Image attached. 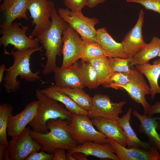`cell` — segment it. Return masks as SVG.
<instances>
[{
  "instance_id": "33",
  "label": "cell",
  "mask_w": 160,
  "mask_h": 160,
  "mask_svg": "<svg viewBox=\"0 0 160 160\" xmlns=\"http://www.w3.org/2000/svg\"><path fill=\"white\" fill-rule=\"evenodd\" d=\"M126 1L140 4L146 9L151 10L160 14V0H126Z\"/></svg>"
},
{
  "instance_id": "16",
  "label": "cell",
  "mask_w": 160,
  "mask_h": 160,
  "mask_svg": "<svg viewBox=\"0 0 160 160\" xmlns=\"http://www.w3.org/2000/svg\"><path fill=\"white\" fill-rule=\"evenodd\" d=\"M144 16L143 10L141 9L135 24L126 34L121 42L124 53L128 58L132 57L147 44L143 34Z\"/></svg>"
},
{
  "instance_id": "39",
  "label": "cell",
  "mask_w": 160,
  "mask_h": 160,
  "mask_svg": "<svg viewBox=\"0 0 160 160\" xmlns=\"http://www.w3.org/2000/svg\"><path fill=\"white\" fill-rule=\"evenodd\" d=\"M107 0H87V6L92 8L98 4L103 3Z\"/></svg>"
},
{
  "instance_id": "13",
  "label": "cell",
  "mask_w": 160,
  "mask_h": 160,
  "mask_svg": "<svg viewBox=\"0 0 160 160\" xmlns=\"http://www.w3.org/2000/svg\"><path fill=\"white\" fill-rule=\"evenodd\" d=\"M119 160H160V153L153 146L148 149L141 147L126 148L111 139L107 138Z\"/></svg>"
},
{
  "instance_id": "17",
  "label": "cell",
  "mask_w": 160,
  "mask_h": 160,
  "mask_svg": "<svg viewBox=\"0 0 160 160\" xmlns=\"http://www.w3.org/2000/svg\"><path fill=\"white\" fill-rule=\"evenodd\" d=\"M133 115L140 122L138 132L144 134L148 138L149 142L154 146L160 153V134L157 130L160 129V117H154L148 115L141 114L137 111L133 112Z\"/></svg>"
},
{
  "instance_id": "10",
  "label": "cell",
  "mask_w": 160,
  "mask_h": 160,
  "mask_svg": "<svg viewBox=\"0 0 160 160\" xmlns=\"http://www.w3.org/2000/svg\"><path fill=\"white\" fill-rule=\"evenodd\" d=\"M63 60L62 68L68 67L82 57L83 40L69 25L63 33Z\"/></svg>"
},
{
  "instance_id": "4",
  "label": "cell",
  "mask_w": 160,
  "mask_h": 160,
  "mask_svg": "<svg viewBox=\"0 0 160 160\" xmlns=\"http://www.w3.org/2000/svg\"><path fill=\"white\" fill-rule=\"evenodd\" d=\"M36 95L39 101V107L35 117L29 124L33 131L43 133L47 132L46 125L50 119L60 118L71 120L72 114L64 109L57 101L47 96L40 90H36Z\"/></svg>"
},
{
  "instance_id": "24",
  "label": "cell",
  "mask_w": 160,
  "mask_h": 160,
  "mask_svg": "<svg viewBox=\"0 0 160 160\" xmlns=\"http://www.w3.org/2000/svg\"><path fill=\"white\" fill-rule=\"evenodd\" d=\"M132 109L129 107L127 113L119 117L117 122L123 130L125 134L127 148L141 147L148 149L152 146L149 142L141 140L137 136L130 124L131 114Z\"/></svg>"
},
{
  "instance_id": "20",
  "label": "cell",
  "mask_w": 160,
  "mask_h": 160,
  "mask_svg": "<svg viewBox=\"0 0 160 160\" xmlns=\"http://www.w3.org/2000/svg\"><path fill=\"white\" fill-rule=\"evenodd\" d=\"M75 152H82L87 156H92L101 159L119 160L108 142L100 144L93 141H87L77 145L68 151L71 155Z\"/></svg>"
},
{
  "instance_id": "41",
  "label": "cell",
  "mask_w": 160,
  "mask_h": 160,
  "mask_svg": "<svg viewBox=\"0 0 160 160\" xmlns=\"http://www.w3.org/2000/svg\"><path fill=\"white\" fill-rule=\"evenodd\" d=\"M5 65L3 63L0 66V83H1L4 79V74L6 69Z\"/></svg>"
},
{
  "instance_id": "29",
  "label": "cell",
  "mask_w": 160,
  "mask_h": 160,
  "mask_svg": "<svg viewBox=\"0 0 160 160\" xmlns=\"http://www.w3.org/2000/svg\"><path fill=\"white\" fill-rule=\"evenodd\" d=\"M13 110V107L8 103L0 104V144L4 145L7 147L9 143L7 136L8 121Z\"/></svg>"
},
{
  "instance_id": "15",
  "label": "cell",
  "mask_w": 160,
  "mask_h": 160,
  "mask_svg": "<svg viewBox=\"0 0 160 160\" xmlns=\"http://www.w3.org/2000/svg\"><path fill=\"white\" fill-rule=\"evenodd\" d=\"M39 105L38 100L34 101L27 105L20 113L15 116L11 114L8 121L7 135L12 137L22 132L35 117Z\"/></svg>"
},
{
  "instance_id": "36",
  "label": "cell",
  "mask_w": 160,
  "mask_h": 160,
  "mask_svg": "<svg viewBox=\"0 0 160 160\" xmlns=\"http://www.w3.org/2000/svg\"><path fill=\"white\" fill-rule=\"evenodd\" d=\"M65 149L62 148H58L55 151L53 160H67Z\"/></svg>"
},
{
  "instance_id": "14",
  "label": "cell",
  "mask_w": 160,
  "mask_h": 160,
  "mask_svg": "<svg viewBox=\"0 0 160 160\" xmlns=\"http://www.w3.org/2000/svg\"><path fill=\"white\" fill-rule=\"evenodd\" d=\"M29 0H3L0 5V28L10 25L16 19L28 20L26 14Z\"/></svg>"
},
{
  "instance_id": "34",
  "label": "cell",
  "mask_w": 160,
  "mask_h": 160,
  "mask_svg": "<svg viewBox=\"0 0 160 160\" xmlns=\"http://www.w3.org/2000/svg\"><path fill=\"white\" fill-rule=\"evenodd\" d=\"M64 3L67 8L73 11H81L87 5V0H64Z\"/></svg>"
},
{
  "instance_id": "1",
  "label": "cell",
  "mask_w": 160,
  "mask_h": 160,
  "mask_svg": "<svg viewBox=\"0 0 160 160\" xmlns=\"http://www.w3.org/2000/svg\"><path fill=\"white\" fill-rule=\"evenodd\" d=\"M68 122L60 118L50 119L46 125L49 132L43 133L31 130V136L42 145L41 150L47 153H54L58 148L69 150L77 144L70 134Z\"/></svg>"
},
{
  "instance_id": "42",
  "label": "cell",
  "mask_w": 160,
  "mask_h": 160,
  "mask_svg": "<svg viewBox=\"0 0 160 160\" xmlns=\"http://www.w3.org/2000/svg\"><path fill=\"white\" fill-rule=\"evenodd\" d=\"M66 158L67 160H76L72 155L68 152L66 153Z\"/></svg>"
},
{
  "instance_id": "40",
  "label": "cell",
  "mask_w": 160,
  "mask_h": 160,
  "mask_svg": "<svg viewBox=\"0 0 160 160\" xmlns=\"http://www.w3.org/2000/svg\"><path fill=\"white\" fill-rule=\"evenodd\" d=\"M7 148L4 145L0 144V160H3Z\"/></svg>"
},
{
  "instance_id": "43",
  "label": "cell",
  "mask_w": 160,
  "mask_h": 160,
  "mask_svg": "<svg viewBox=\"0 0 160 160\" xmlns=\"http://www.w3.org/2000/svg\"><path fill=\"white\" fill-rule=\"evenodd\" d=\"M158 56L159 57H160V51L159 54V55H158Z\"/></svg>"
},
{
  "instance_id": "3",
  "label": "cell",
  "mask_w": 160,
  "mask_h": 160,
  "mask_svg": "<svg viewBox=\"0 0 160 160\" xmlns=\"http://www.w3.org/2000/svg\"><path fill=\"white\" fill-rule=\"evenodd\" d=\"M52 24L49 29L36 39L42 44L45 50L47 60L42 71L43 74H50L57 68L56 58L62 54L63 41L62 35L68 24L58 14L55 9L51 16Z\"/></svg>"
},
{
  "instance_id": "11",
  "label": "cell",
  "mask_w": 160,
  "mask_h": 160,
  "mask_svg": "<svg viewBox=\"0 0 160 160\" xmlns=\"http://www.w3.org/2000/svg\"><path fill=\"white\" fill-rule=\"evenodd\" d=\"M129 81L121 87V90H125L131 99L143 107L145 115L148 114L150 104L147 102L145 96L151 95V89L145 80L143 74L134 66L131 71Z\"/></svg>"
},
{
  "instance_id": "31",
  "label": "cell",
  "mask_w": 160,
  "mask_h": 160,
  "mask_svg": "<svg viewBox=\"0 0 160 160\" xmlns=\"http://www.w3.org/2000/svg\"><path fill=\"white\" fill-rule=\"evenodd\" d=\"M83 42V51L81 59H90L108 56L97 42L84 40Z\"/></svg>"
},
{
  "instance_id": "28",
  "label": "cell",
  "mask_w": 160,
  "mask_h": 160,
  "mask_svg": "<svg viewBox=\"0 0 160 160\" xmlns=\"http://www.w3.org/2000/svg\"><path fill=\"white\" fill-rule=\"evenodd\" d=\"M81 108L88 112L93 108L92 97L81 88H60Z\"/></svg>"
},
{
  "instance_id": "26",
  "label": "cell",
  "mask_w": 160,
  "mask_h": 160,
  "mask_svg": "<svg viewBox=\"0 0 160 160\" xmlns=\"http://www.w3.org/2000/svg\"><path fill=\"white\" fill-rule=\"evenodd\" d=\"M78 71L84 87L94 89L100 86L95 70L89 62L81 59V61L78 62Z\"/></svg>"
},
{
  "instance_id": "35",
  "label": "cell",
  "mask_w": 160,
  "mask_h": 160,
  "mask_svg": "<svg viewBox=\"0 0 160 160\" xmlns=\"http://www.w3.org/2000/svg\"><path fill=\"white\" fill-rule=\"evenodd\" d=\"M54 153H46L45 151H41L34 152L30 154L25 160H53Z\"/></svg>"
},
{
  "instance_id": "2",
  "label": "cell",
  "mask_w": 160,
  "mask_h": 160,
  "mask_svg": "<svg viewBox=\"0 0 160 160\" xmlns=\"http://www.w3.org/2000/svg\"><path fill=\"white\" fill-rule=\"evenodd\" d=\"M42 47L28 49L23 52L14 49L10 53L14 58L12 65L6 69L5 75L3 79V87L8 93L14 92L20 87V82L17 78H20L26 81L33 82L40 80L41 77L39 75V71L36 72H32L31 68L30 60L31 55L34 52L41 51Z\"/></svg>"
},
{
  "instance_id": "30",
  "label": "cell",
  "mask_w": 160,
  "mask_h": 160,
  "mask_svg": "<svg viewBox=\"0 0 160 160\" xmlns=\"http://www.w3.org/2000/svg\"><path fill=\"white\" fill-rule=\"evenodd\" d=\"M131 71L113 72L102 85L105 88L121 89V86L126 84L129 81L131 76Z\"/></svg>"
},
{
  "instance_id": "32",
  "label": "cell",
  "mask_w": 160,
  "mask_h": 160,
  "mask_svg": "<svg viewBox=\"0 0 160 160\" xmlns=\"http://www.w3.org/2000/svg\"><path fill=\"white\" fill-rule=\"evenodd\" d=\"M112 69L114 72H129L132 67L129 58L110 57Z\"/></svg>"
},
{
  "instance_id": "12",
  "label": "cell",
  "mask_w": 160,
  "mask_h": 160,
  "mask_svg": "<svg viewBox=\"0 0 160 160\" xmlns=\"http://www.w3.org/2000/svg\"><path fill=\"white\" fill-rule=\"evenodd\" d=\"M92 109L87 113L90 117L100 116L117 121L126 102L113 103L108 95L97 94L92 97Z\"/></svg>"
},
{
  "instance_id": "38",
  "label": "cell",
  "mask_w": 160,
  "mask_h": 160,
  "mask_svg": "<svg viewBox=\"0 0 160 160\" xmlns=\"http://www.w3.org/2000/svg\"><path fill=\"white\" fill-rule=\"evenodd\" d=\"M72 155L76 159L78 160H87V156L83 153L81 152H75Z\"/></svg>"
},
{
  "instance_id": "19",
  "label": "cell",
  "mask_w": 160,
  "mask_h": 160,
  "mask_svg": "<svg viewBox=\"0 0 160 160\" xmlns=\"http://www.w3.org/2000/svg\"><path fill=\"white\" fill-rule=\"evenodd\" d=\"M92 118L93 125L107 138L113 139L126 147L127 140L125 134L117 121L100 116Z\"/></svg>"
},
{
  "instance_id": "7",
  "label": "cell",
  "mask_w": 160,
  "mask_h": 160,
  "mask_svg": "<svg viewBox=\"0 0 160 160\" xmlns=\"http://www.w3.org/2000/svg\"><path fill=\"white\" fill-rule=\"evenodd\" d=\"M57 11L60 17L80 36L81 39L96 42L95 26L99 23L97 18L86 17L81 11H73L68 8H58Z\"/></svg>"
},
{
  "instance_id": "6",
  "label": "cell",
  "mask_w": 160,
  "mask_h": 160,
  "mask_svg": "<svg viewBox=\"0 0 160 160\" xmlns=\"http://www.w3.org/2000/svg\"><path fill=\"white\" fill-rule=\"evenodd\" d=\"M70 134L77 144H82L87 141H93L100 144L108 143L106 137L97 130L87 115L72 114L68 121Z\"/></svg>"
},
{
  "instance_id": "23",
  "label": "cell",
  "mask_w": 160,
  "mask_h": 160,
  "mask_svg": "<svg viewBox=\"0 0 160 160\" xmlns=\"http://www.w3.org/2000/svg\"><path fill=\"white\" fill-rule=\"evenodd\" d=\"M147 78L151 91V98L154 99L156 94L160 95V87L158 80L160 76V57L154 60L152 64L149 62L135 65Z\"/></svg>"
},
{
  "instance_id": "21",
  "label": "cell",
  "mask_w": 160,
  "mask_h": 160,
  "mask_svg": "<svg viewBox=\"0 0 160 160\" xmlns=\"http://www.w3.org/2000/svg\"><path fill=\"white\" fill-rule=\"evenodd\" d=\"M96 42L102 48L108 56L126 58L121 42L116 41L103 27L97 30Z\"/></svg>"
},
{
  "instance_id": "5",
  "label": "cell",
  "mask_w": 160,
  "mask_h": 160,
  "mask_svg": "<svg viewBox=\"0 0 160 160\" xmlns=\"http://www.w3.org/2000/svg\"><path fill=\"white\" fill-rule=\"evenodd\" d=\"M28 26L21 25L17 22H13L9 26L1 28L0 46L4 48V55H9L7 47L9 45L13 46V49L23 52L28 49L38 48L39 41L36 39H32L26 34Z\"/></svg>"
},
{
  "instance_id": "9",
  "label": "cell",
  "mask_w": 160,
  "mask_h": 160,
  "mask_svg": "<svg viewBox=\"0 0 160 160\" xmlns=\"http://www.w3.org/2000/svg\"><path fill=\"white\" fill-rule=\"evenodd\" d=\"M30 128L12 137L7 148L3 160H24L32 153L41 150L42 145L31 136Z\"/></svg>"
},
{
  "instance_id": "8",
  "label": "cell",
  "mask_w": 160,
  "mask_h": 160,
  "mask_svg": "<svg viewBox=\"0 0 160 160\" xmlns=\"http://www.w3.org/2000/svg\"><path fill=\"white\" fill-rule=\"evenodd\" d=\"M55 9L50 0H29L27 9L33 19L32 25H35L29 37L37 39L49 29L52 24L50 18Z\"/></svg>"
},
{
  "instance_id": "18",
  "label": "cell",
  "mask_w": 160,
  "mask_h": 160,
  "mask_svg": "<svg viewBox=\"0 0 160 160\" xmlns=\"http://www.w3.org/2000/svg\"><path fill=\"white\" fill-rule=\"evenodd\" d=\"M78 62L66 68L57 67L54 73L55 85L60 88H81L84 87L81 82L78 71Z\"/></svg>"
},
{
  "instance_id": "27",
  "label": "cell",
  "mask_w": 160,
  "mask_h": 160,
  "mask_svg": "<svg viewBox=\"0 0 160 160\" xmlns=\"http://www.w3.org/2000/svg\"><path fill=\"white\" fill-rule=\"evenodd\" d=\"M81 59L87 60L91 63L97 74L100 85H102L113 72L110 57Z\"/></svg>"
},
{
  "instance_id": "37",
  "label": "cell",
  "mask_w": 160,
  "mask_h": 160,
  "mask_svg": "<svg viewBox=\"0 0 160 160\" xmlns=\"http://www.w3.org/2000/svg\"><path fill=\"white\" fill-rule=\"evenodd\" d=\"M157 113H160V101L156 102L152 105H150L148 111V115L150 116Z\"/></svg>"
},
{
  "instance_id": "22",
  "label": "cell",
  "mask_w": 160,
  "mask_h": 160,
  "mask_svg": "<svg viewBox=\"0 0 160 160\" xmlns=\"http://www.w3.org/2000/svg\"><path fill=\"white\" fill-rule=\"evenodd\" d=\"M40 90L47 96L63 104L65 107V109L72 114L87 115V111L79 107L60 88L55 85H49Z\"/></svg>"
},
{
  "instance_id": "25",
  "label": "cell",
  "mask_w": 160,
  "mask_h": 160,
  "mask_svg": "<svg viewBox=\"0 0 160 160\" xmlns=\"http://www.w3.org/2000/svg\"><path fill=\"white\" fill-rule=\"evenodd\" d=\"M160 51V38L154 36L148 44L140 49L129 58L131 65L143 64L158 56Z\"/></svg>"
}]
</instances>
